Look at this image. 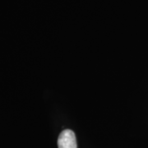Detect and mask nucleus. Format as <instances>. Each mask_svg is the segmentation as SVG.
I'll use <instances>...</instances> for the list:
<instances>
[{
	"label": "nucleus",
	"mask_w": 148,
	"mask_h": 148,
	"mask_svg": "<svg viewBox=\"0 0 148 148\" xmlns=\"http://www.w3.org/2000/svg\"><path fill=\"white\" fill-rule=\"evenodd\" d=\"M58 148H77L76 136L72 130L66 129L60 133L58 138Z\"/></svg>",
	"instance_id": "nucleus-1"
}]
</instances>
